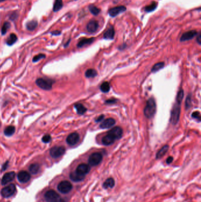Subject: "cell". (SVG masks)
Listing matches in <instances>:
<instances>
[{
  "label": "cell",
  "instance_id": "10",
  "mask_svg": "<svg viewBox=\"0 0 201 202\" xmlns=\"http://www.w3.org/2000/svg\"><path fill=\"white\" fill-rule=\"evenodd\" d=\"M80 136L77 132H73L69 135L68 137H67L66 141L70 146H74L79 141Z\"/></svg>",
  "mask_w": 201,
  "mask_h": 202
},
{
  "label": "cell",
  "instance_id": "1",
  "mask_svg": "<svg viewBox=\"0 0 201 202\" xmlns=\"http://www.w3.org/2000/svg\"><path fill=\"white\" fill-rule=\"evenodd\" d=\"M156 111V104L154 98H149L144 108V115L147 118H152Z\"/></svg>",
  "mask_w": 201,
  "mask_h": 202
},
{
  "label": "cell",
  "instance_id": "27",
  "mask_svg": "<svg viewBox=\"0 0 201 202\" xmlns=\"http://www.w3.org/2000/svg\"><path fill=\"white\" fill-rule=\"evenodd\" d=\"M63 6V0H55V2L53 5V11L54 12H57L60 10Z\"/></svg>",
  "mask_w": 201,
  "mask_h": 202
},
{
  "label": "cell",
  "instance_id": "35",
  "mask_svg": "<svg viewBox=\"0 0 201 202\" xmlns=\"http://www.w3.org/2000/svg\"><path fill=\"white\" fill-rule=\"evenodd\" d=\"M184 97V92L183 89H180L177 94L176 98V102H179V103H182V101L183 100Z\"/></svg>",
  "mask_w": 201,
  "mask_h": 202
},
{
  "label": "cell",
  "instance_id": "6",
  "mask_svg": "<svg viewBox=\"0 0 201 202\" xmlns=\"http://www.w3.org/2000/svg\"><path fill=\"white\" fill-rule=\"evenodd\" d=\"M65 152V149L62 146H55L51 148L50 150V156L54 158H57L62 156Z\"/></svg>",
  "mask_w": 201,
  "mask_h": 202
},
{
  "label": "cell",
  "instance_id": "20",
  "mask_svg": "<svg viewBox=\"0 0 201 202\" xmlns=\"http://www.w3.org/2000/svg\"><path fill=\"white\" fill-rule=\"evenodd\" d=\"M95 40V38L94 37H91V38H83L81 39L77 44V47L79 48L83 47L87 45H90L91 43H93L94 42V41Z\"/></svg>",
  "mask_w": 201,
  "mask_h": 202
},
{
  "label": "cell",
  "instance_id": "44",
  "mask_svg": "<svg viewBox=\"0 0 201 202\" xmlns=\"http://www.w3.org/2000/svg\"><path fill=\"white\" fill-rule=\"evenodd\" d=\"M104 118V115H101L100 116H99L96 119H95V122H100V121H102V120H103Z\"/></svg>",
  "mask_w": 201,
  "mask_h": 202
},
{
  "label": "cell",
  "instance_id": "18",
  "mask_svg": "<svg viewBox=\"0 0 201 202\" xmlns=\"http://www.w3.org/2000/svg\"><path fill=\"white\" fill-rule=\"evenodd\" d=\"M115 35V31L113 26H110L108 29L104 32L103 38L106 40H113Z\"/></svg>",
  "mask_w": 201,
  "mask_h": 202
},
{
  "label": "cell",
  "instance_id": "29",
  "mask_svg": "<svg viewBox=\"0 0 201 202\" xmlns=\"http://www.w3.org/2000/svg\"><path fill=\"white\" fill-rule=\"evenodd\" d=\"M89 9L90 12L94 15H97L101 11L100 9L95 6L93 4H90L89 6Z\"/></svg>",
  "mask_w": 201,
  "mask_h": 202
},
{
  "label": "cell",
  "instance_id": "45",
  "mask_svg": "<svg viewBox=\"0 0 201 202\" xmlns=\"http://www.w3.org/2000/svg\"><path fill=\"white\" fill-rule=\"evenodd\" d=\"M51 34L53 35H54V36H58V35H60L61 34V32L60 31H58V30H56V31H54V32H53L51 33Z\"/></svg>",
  "mask_w": 201,
  "mask_h": 202
},
{
  "label": "cell",
  "instance_id": "3",
  "mask_svg": "<svg viewBox=\"0 0 201 202\" xmlns=\"http://www.w3.org/2000/svg\"><path fill=\"white\" fill-rule=\"evenodd\" d=\"M35 83L39 88L44 90H50L52 89L53 81L50 79L39 78L36 80Z\"/></svg>",
  "mask_w": 201,
  "mask_h": 202
},
{
  "label": "cell",
  "instance_id": "17",
  "mask_svg": "<svg viewBox=\"0 0 201 202\" xmlns=\"http://www.w3.org/2000/svg\"><path fill=\"white\" fill-rule=\"evenodd\" d=\"M31 178V176L30 174V173H28V172L25 171H21L18 173V181L24 183H27L30 180Z\"/></svg>",
  "mask_w": 201,
  "mask_h": 202
},
{
  "label": "cell",
  "instance_id": "2",
  "mask_svg": "<svg viewBox=\"0 0 201 202\" xmlns=\"http://www.w3.org/2000/svg\"><path fill=\"white\" fill-rule=\"evenodd\" d=\"M180 103L176 102L171 111L170 121L174 125H175L177 124L180 118Z\"/></svg>",
  "mask_w": 201,
  "mask_h": 202
},
{
  "label": "cell",
  "instance_id": "22",
  "mask_svg": "<svg viewBox=\"0 0 201 202\" xmlns=\"http://www.w3.org/2000/svg\"><path fill=\"white\" fill-rule=\"evenodd\" d=\"M115 185V181L113 178H109L104 182L103 187L105 189H108L109 188H113Z\"/></svg>",
  "mask_w": 201,
  "mask_h": 202
},
{
  "label": "cell",
  "instance_id": "9",
  "mask_svg": "<svg viewBox=\"0 0 201 202\" xmlns=\"http://www.w3.org/2000/svg\"><path fill=\"white\" fill-rule=\"evenodd\" d=\"M15 185L11 184L4 188H3L1 191V195L5 198L11 197L14 195L15 191Z\"/></svg>",
  "mask_w": 201,
  "mask_h": 202
},
{
  "label": "cell",
  "instance_id": "24",
  "mask_svg": "<svg viewBox=\"0 0 201 202\" xmlns=\"http://www.w3.org/2000/svg\"><path fill=\"white\" fill-rule=\"evenodd\" d=\"M74 108H75L77 112L79 115H83L87 111V108H86L84 105L81 103H77L74 105Z\"/></svg>",
  "mask_w": 201,
  "mask_h": 202
},
{
  "label": "cell",
  "instance_id": "14",
  "mask_svg": "<svg viewBox=\"0 0 201 202\" xmlns=\"http://www.w3.org/2000/svg\"><path fill=\"white\" fill-rule=\"evenodd\" d=\"M99 23L95 20H91L87 24L86 28L90 33H93L96 32L99 28Z\"/></svg>",
  "mask_w": 201,
  "mask_h": 202
},
{
  "label": "cell",
  "instance_id": "43",
  "mask_svg": "<svg viewBox=\"0 0 201 202\" xmlns=\"http://www.w3.org/2000/svg\"><path fill=\"white\" fill-rule=\"evenodd\" d=\"M173 160H174V158L172 157H171V156H170L166 159V163H167L168 164H170V163L172 161H173Z\"/></svg>",
  "mask_w": 201,
  "mask_h": 202
},
{
  "label": "cell",
  "instance_id": "7",
  "mask_svg": "<svg viewBox=\"0 0 201 202\" xmlns=\"http://www.w3.org/2000/svg\"><path fill=\"white\" fill-rule=\"evenodd\" d=\"M73 188L71 183L69 181H63L58 185V190L60 192L64 194L68 193Z\"/></svg>",
  "mask_w": 201,
  "mask_h": 202
},
{
  "label": "cell",
  "instance_id": "31",
  "mask_svg": "<svg viewBox=\"0 0 201 202\" xmlns=\"http://www.w3.org/2000/svg\"><path fill=\"white\" fill-rule=\"evenodd\" d=\"M15 127L14 126H8L4 130V134L6 136H11L15 132Z\"/></svg>",
  "mask_w": 201,
  "mask_h": 202
},
{
  "label": "cell",
  "instance_id": "28",
  "mask_svg": "<svg viewBox=\"0 0 201 202\" xmlns=\"http://www.w3.org/2000/svg\"><path fill=\"white\" fill-rule=\"evenodd\" d=\"M38 26V23L36 20H31L29 22H28L26 24V27L27 28V30L30 31H33L34 29H35L36 27Z\"/></svg>",
  "mask_w": 201,
  "mask_h": 202
},
{
  "label": "cell",
  "instance_id": "21",
  "mask_svg": "<svg viewBox=\"0 0 201 202\" xmlns=\"http://www.w3.org/2000/svg\"><path fill=\"white\" fill-rule=\"evenodd\" d=\"M85 176H81L80 174H79L78 173L75 172H71L70 175V179L75 182H78V181H81L82 180H84Z\"/></svg>",
  "mask_w": 201,
  "mask_h": 202
},
{
  "label": "cell",
  "instance_id": "36",
  "mask_svg": "<svg viewBox=\"0 0 201 202\" xmlns=\"http://www.w3.org/2000/svg\"><path fill=\"white\" fill-rule=\"evenodd\" d=\"M10 26H11V25L8 22H5L4 24V25L1 28V34L3 35L7 33L8 30L9 28V27H10Z\"/></svg>",
  "mask_w": 201,
  "mask_h": 202
},
{
  "label": "cell",
  "instance_id": "47",
  "mask_svg": "<svg viewBox=\"0 0 201 202\" xmlns=\"http://www.w3.org/2000/svg\"><path fill=\"white\" fill-rule=\"evenodd\" d=\"M6 1V0H0V3H1V2H3V1Z\"/></svg>",
  "mask_w": 201,
  "mask_h": 202
},
{
  "label": "cell",
  "instance_id": "11",
  "mask_svg": "<svg viewBox=\"0 0 201 202\" xmlns=\"http://www.w3.org/2000/svg\"><path fill=\"white\" fill-rule=\"evenodd\" d=\"M108 134H110L116 140H119L122 137L123 130L119 127H116L109 131Z\"/></svg>",
  "mask_w": 201,
  "mask_h": 202
},
{
  "label": "cell",
  "instance_id": "12",
  "mask_svg": "<svg viewBox=\"0 0 201 202\" xmlns=\"http://www.w3.org/2000/svg\"><path fill=\"white\" fill-rule=\"evenodd\" d=\"M198 34V32L196 30H190L187 32L184 33L182 35L180 41L182 42H186L190 40L191 39H192L195 36H196Z\"/></svg>",
  "mask_w": 201,
  "mask_h": 202
},
{
  "label": "cell",
  "instance_id": "38",
  "mask_svg": "<svg viewBox=\"0 0 201 202\" xmlns=\"http://www.w3.org/2000/svg\"><path fill=\"white\" fill-rule=\"evenodd\" d=\"M191 98L190 96H188V97L186 98V101H185V107L186 109H189L190 107H191Z\"/></svg>",
  "mask_w": 201,
  "mask_h": 202
},
{
  "label": "cell",
  "instance_id": "16",
  "mask_svg": "<svg viewBox=\"0 0 201 202\" xmlns=\"http://www.w3.org/2000/svg\"><path fill=\"white\" fill-rule=\"evenodd\" d=\"M116 121L113 118H108L103 120L100 125V128L102 129H108L113 127L115 124Z\"/></svg>",
  "mask_w": 201,
  "mask_h": 202
},
{
  "label": "cell",
  "instance_id": "25",
  "mask_svg": "<svg viewBox=\"0 0 201 202\" xmlns=\"http://www.w3.org/2000/svg\"><path fill=\"white\" fill-rule=\"evenodd\" d=\"M158 7V3L156 1L152 2L150 4L146 6L144 8V10L146 13H151L155 11Z\"/></svg>",
  "mask_w": 201,
  "mask_h": 202
},
{
  "label": "cell",
  "instance_id": "23",
  "mask_svg": "<svg viewBox=\"0 0 201 202\" xmlns=\"http://www.w3.org/2000/svg\"><path fill=\"white\" fill-rule=\"evenodd\" d=\"M168 150H169V146L168 145H165L163 147H162V148L156 154V158L160 159L163 156H164L166 154L167 151H168Z\"/></svg>",
  "mask_w": 201,
  "mask_h": 202
},
{
  "label": "cell",
  "instance_id": "30",
  "mask_svg": "<svg viewBox=\"0 0 201 202\" xmlns=\"http://www.w3.org/2000/svg\"><path fill=\"white\" fill-rule=\"evenodd\" d=\"M97 71L93 69H89L86 70V72H85V76L86 78H94L95 76H97Z\"/></svg>",
  "mask_w": 201,
  "mask_h": 202
},
{
  "label": "cell",
  "instance_id": "41",
  "mask_svg": "<svg viewBox=\"0 0 201 202\" xmlns=\"http://www.w3.org/2000/svg\"><path fill=\"white\" fill-rule=\"evenodd\" d=\"M116 102H117V100L116 99H110L106 101V103L108 104H113L114 103H116Z\"/></svg>",
  "mask_w": 201,
  "mask_h": 202
},
{
  "label": "cell",
  "instance_id": "13",
  "mask_svg": "<svg viewBox=\"0 0 201 202\" xmlns=\"http://www.w3.org/2000/svg\"><path fill=\"white\" fill-rule=\"evenodd\" d=\"M90 171V167L86 164H81L78 166L75 172L81 176H85Z\"/></svg>",
  "mask_w": 201,
  "mask_h": 202
},
{
  "label": "cell",
  "instance_id": "5",
  "mask_svg": "<svg viewBox=\"0 0 201 202\" xmlns=\"http://www.w3.org/2000/svg\"><path fill=\"white\" fill-rule=\"evenodd\" d=\"M103 156L100 152H94L90 155L89 158V164L91 166L99 165L102 161Z\"/></svg>",
  "mask_w": 201,
  "mask_h": 202
},
{
  "label": "cell",
  "instance_id": "4",
  "mask_svg": "<svg viewBox=\"0 0 201 202\" xmlns=\"http://www.w3.org/2000/svg\"><path fill=\"white\" fill-rule=\"evenodd\" d=\"M44 197L47 202H60L61 200L59 195L52 190L47 191Z\"/></svg>",
  "mask_w": 201,
  "mask_h": 202
},
{
  "label": "cell",
  "instance_id": "34",
  "mask_svg": "<svg viewBox=\"0 0 201 202\" xmlns=\"http://www.w3.org/2000/svg\"><path fill=\"white\" fill-rule=\"evenodd\" d=\"M165 63L164 62H159L156 63L154 66H153L152 69V72H156L160 69H162L163 67H164Z\"/></svg>",
  "mask_w": 201,
  "mask_h": 202
},
{
  "label": "cell",
  "instance_id": "19",
  "mask_svg": "<svg viewBox=\"0 0 201 202\" xmlns=\"http://www.w3.org/2000/svg\"><path fill=\"white\" fill-rule=\"evenodd\" d=\"M115 141L116 140L109 134H108L106 136L103 137L102 140V142L103 145L104 146H110L111 144H113Z\"/></svg>",
  "mask_w": 201,
  "mask_h": 202
},
{
  "label": "cell",
  "instance_id": "26",
  "mask_svg": "<svg viewBox=\"0 0 201 202\" xmlns=\"http://www.w3.org/2000/svg\"><path fill=\"white\" fill-rule=\"evenodd\" d=\"M17 36L15 34L12 33L9 35V36L7 38L6 43L8 46H12L17 42Z\"/></svg>",
  "mask_w": 201,
  "mask_h": 202
},
{
  "label": "cell",
  "instance_id": "32",
  "mask_svg": "<svg viewBox=\"0 0 201 202\" xmlns=\"http://www.w3.org/2000/svg\"><path fill=\"white\" fill-rule=\"evenodd\" d=\"M29 170L31 174H36L40 170V166L38 164H33L30 166Z\"/></svg>",
  "mask_w": 201,
  "mask_h": 202
},
{
  "label": "cell",
  "instance_id": "8",
  "mask_svg": "<svg viewBox=\"0 0 201 202\" xmlns=\"http://www.w3.org/2000/svg\"><path fill=\"white\" fill-rule=\"evenodd\" d=\"M126 11V7L124 5H120L111 8L109 9L108 13L112 17H115Z\"/></svg>",
  "mask_w": 201,
  "mask_h": 202
},
{
  "label": "cell",
  "instance_id": "39",
  "mask_svg": "<svg viewBox=\"0 0 201 202\" xmlns=\"http://www.w3.org/2000/svg\"><path fill=\"white\" fill-rule=\"evenodd\" d=\"M51 140V136H50V135L49 134H47V135H45V136H44L43 138H42V141L43 142H44V143H48V142H49Z\"/></svg>",
  "mask_w": 201,
  "mask_h": 202
},
{
  "label": "cell",
  "instance_id": "42",
  "mask_svg": "<svg viewBox=\"0 0 201 202\" xmlns=\"http://www.w3.org/2000/svg\"><path fill=\"white\" fill-rule=\"evenodd\" d=\"M196 42L199 44H201V34L200 33H198L196 36Z\"/></svg>",
  "mask_w": 201,
  "mask_h": 202
},
{
  "label": "cell",
  "instance_id": "46",
  "mask_svg": "<svg viewBox=\"0 0 201 202\" xmlns=\"http://www.w3.org/2000/svg\"><path fill=\"white\" fill-rule=\"evenodd\" d=\"M7 164H8V162H7L6 163H5V164H4L3 166V170H4L7 168Z\"/></svg>",
  "mask_w": 201,
  "mask_h": 202
},
{
  "label": "cell",
  "instance_id": "37",
  "mask_svg": "<svg viewBox=\"0 0 201 202\" xmlns=\"http://www.w3.org/2000/svg\"><path fill=\"white\" fill-rule=\"evenodd\" d=\"M45 56L44 54H38V55H36L35 56H34L33 57V62H37L38 61L42 59L45 58Z\"/></svg>",
  "mask_w": 201,
  "mask_h": 202
},
{
  "label": "cell",
  "instance_id": "40",
  "mask_svg": "<svg viewBox=\"0 0 201 202\" xmlns=\"http://www.w3.org/2000/svg\"><path fill=\"white\" fill-rule=\"evenodd\" d=\"M192 117L198 119L199 121H200V112H193V113L192 114Z\"/></svg>",
  "mask_w": 201,
  "mask_h": 202
},
{
  "label": "cell",
  "instance_id": "33",
  "mask_svg": "<svg viewBox=\"0 0 201 202\" xmlns=\"http://www.w3.org/2000/svg\"><path fill=\"white\" fill-rule=\"evenodd\" d=\"M100 91L104 93L108 92L110 89V84L108 82H104L100 86Z\"/></svg>",
  "mask_w": 201,
  "mask_h": 202
},
{
  "label": "cell",
  "instance_id": "15",
  "mask_svg": "<svg viewBox=\"0 0 201 202\" xmlns=\"http://www.w3.org/2000/svg\"><path fill=\"white\" fill-rule=\"evenodd\" d=\"M15 176V173L14 171L8 172L5 173V174H4L2 178L1 184L3 185H5L8 184V183L11 182V181L13 180Z\"/></svg>",
  "mask_w": 201,
  "mask_h": 202
}]
</instances>
